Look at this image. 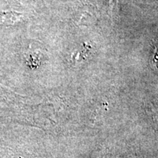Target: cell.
<instances>
[{
	"mask_svg": "<svg viewBox=\"0 0 158 158\" xmlns=\"http://www.w3.org/2000/svg\"><path fill=\"white\" fill-rule=\"evenodd\" d=\"M154 61H155V63H158V48L157 51H156L155 56H154Z\"/></svg>",
	"mask_w": 158,
	"mask_h": 158,
	"instance_id": "6da1fadb",
	"label": "cell"
}]
</instances>
